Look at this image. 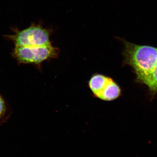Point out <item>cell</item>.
<instances>
[{"instance_id": "52a82bcc", "label": "cell", "mask_w": 157, "mask_h": 157, "mask_svg": "<svg viewBox=\"0 0 157 157\" xmlns=\"http://www.w3.org/2000/svg\"><path fill=\"white\" fill-rule=\"evenodd\" d=\"M6 104L3 98L0 95V119L5 115L6 113Z\"/></svg>"}, {"instance_id": "277c9868", "label": "cell", "mask_w": 157, "mask_h": 157, "mask_svg": "<svg viewBox=\"0 0 157 157\" xmlns=\"http://www.w3.org/2000/svg\"><path fill=\"white\" fill-rule=\"evenodd\" d=\"M110 78V77L99 74H96L92 76L89 82V86L96 98H99Z\"/></svg>"}, {"instance_id": "3957f363", "label": "cell", "mask_w": 157, "mask_h": 157, "mask_svg": "<svg viewBox=\"0 0 157 157\" xmlns=\"http://www.w3.org/2000/svg\"><path fill=\"white\" fill-rule=\"evenodd\" d=\"M58 49L50 45L36 46H15L13 55L19 63L39 64L56 57Z\"/></svg>"}, {"instance_id": "7a4b0ae2", "label": "cell", "mask_w": 157, "mask_h": 157, "mask_svg": "<svg viewBox=\"0 0 157 157\" xmlns=\"http://www.w3.org/2000/svg\"><path fill=\"white\" fill-rule=\"evenodd\" d=\"M14 33L7 38L14 43L15 46H36L50 45V34L48 30L38 25L19 30L14 29Z\"/></svg>"}, {"instance_id": "6da1fadb", "label": "cell", "mask_w": 157, "mask_h": 157, "mask_svg": "<svg viewBox=\"0 0 157 157\" xmlns=\"http://www.w3.org/2000/svg\"><path fill=\"white\" fill-rule=\"evenodd\" d=\"M123 42L125 63L133 68L137 79L146 84L156 63L157 48L136 45L125 40Z\"/></svg>"}, {"instance_id": "5b68a950", "label": "cell", "mask_w": 157, "mask_h": 157, "mask_svg": "<svg viewBox=\"0 0 157 157\" xmlns=\"http://www.w3.org/2000/svg\"><path fill=\"white\" fill-rule=\"evenodd\" d=\"M121 94L120 87L111 78L98 98L103 101H112L117 99Z\"/></svg>"}, {"instance_id": "8992f818", "label": "cell", "mask_w": 157, "mask_h": 157, "mask_svg": "<svg viewBox=\"0 0 157 157\" xmlns=\"http://www.w3.org/2000/svg\"><path fill=\"white\" fill-rule=\"evenodd\" d=\"M145 85L148 86L151 90L157 92V61L153 72Z\"/></svg>"}]
</instances>
